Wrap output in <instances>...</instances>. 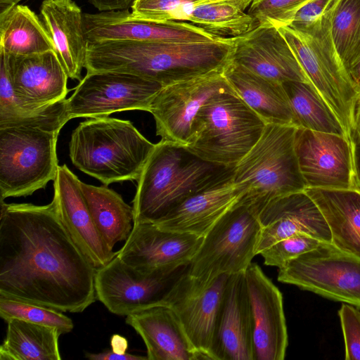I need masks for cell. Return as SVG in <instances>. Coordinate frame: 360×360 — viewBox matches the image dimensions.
Returning a JSON list of instances; mask_svg holds the SVG:
<instances>
[{"mask_svg": "<svg viewBox=\"0 0 360 360\" xmlns=\"http://www.w3.org/2000/svg\"><path fill=\"white\" fill-rule=\"evenodd\" d=\"M96 269L75 244L52 201H1L0 297L80 313L97 299Z\"/></svg>", "mask_w": 360, "mask_h": 360, "instance_id": "6da1fadb", "label": "cell"}, {"mask_svg": "<svg viewBox=\"0 0 360 360\" xmlns=\"http://www.w3.org/2000/svg\"><path fill=\"white\" fill-rule=\"evenodd\" d=\"M233 38L212 41L165 43L111 40L88 42L86 72L115 71L163 86L224 70L231 61Z\"/></svg>", "mask_w": 360, "mask_h": 360, "instance_id": "7a4b0ae2", "label": "cell"}, {"mask_svg": "<svg viewBox=\"0 0 360 360\" xmlns=\"http://www.w3.org/2000/svg\"><path fill=\"white\" fill-rule=\"evenodd\" d=\"M233 170L201 159L184 146L160 140L137 181L134 224L156 223L188 197Z\"/></svg>", "mask_w": 360, "mask_h": 360, "instance_id": "3957f363", "label": "cell"}, {"mask_svg": "<svg viewBox=\"0 0 360 360\" xmlns=\"http://www.w3.org/2000/svg\"><path fill=\"white\" fill-rule=\"evenodd\" d=\"M155 145L129 120L90 118L72 131L69 155L78 169L108 186L137 181Z\"/></svg>", "mask_w": 360, "mask_h": 360, "instance_id": "277c9868", "label": "cell"}, {"mask_svg": "<svg viewBox=\"0 0 360 360\" xmlns=\"http://www.w3.org/2000/svg\"><path fill=\"white\" fill-rule=\"evenodd\" d=\"M335 1L322 15L302 29L296 30L289 25L277 28L309 81L334 111L351 140L355 103L360 90L350 77L333 41L330 18Z\"/></svg>", "mask_w": 360, "mask_h": 360, "instance_id": "5b68a950", "label": "cell"}, {"mask_svg": "<svg viewBox=\"0 0 360 360\" xmlns=\"http://www.w3.org/2000/svg\"><path fill=\"white\" fill-rule=\"evenodd\" d=\"M297 128L266 124L258 141L233 167V181L245 192L240 202L257 216L271 200L307 188L295 150Z\"/></svg>", "mask_w": 360, "mask_h": 360, "instance_id": "8992f818", "label": "cell"}, {"mask_svg": "<svg viewBox=\"0 0 360 360\" xmlns=\"http://www.w3.org/2000/svg\"><path fill=\"white\" fill-rule=\"evenodd\" d=\"M266 123L236 92H222L200 108L186 147L201 159L234 167L261 137Z\"/></svg>", "mask_w": 360, "mask_h": 360, "instance_id": "52a82bcc", "label": "cell"}, {"mask_svg": "<svg viewBox=\"0 0 360 360\" xmlns=\"http://www.w3.org/2000/svg\"><path fill=\"white\" fill-rule=\"evenodd\" d=\"M58 132L37 127L0 129V199L25 197L53 181Z\"/></svg>", "mask_w": 360, "mask_h": 360, "instance_id": "ba28073f", "label": "cell"}, {"mask_svg": "<svg viewBox=\"0 0 360 360\" xmlns=\"http://www.w3.org/2000/svg\"><path fill=\"white\" fill-rule=\"evenodd\" d=\"M261 229L255 212L239 202L204 236L187 267L188 274L207 282L221 275L245 271L257 255Z\"/></svg>", "mask_w": 360, "mask_h": 360, "instance_id": "9c48e42d", "label": "cell"}, {"mask_svg": "<svg viewBox=\"0 0 360 360\" xmlns=\"http://www.w3.org/2000/svg\"><path fill=\"white\" fill-rule=\"evenodd\" d=\"M278 281L360 308V257L331 243L321 242L285 263Z\"/></svg>", "mask_w": 360, "mask_h": 360, "instance_id": "30bf717a", "label": "cell"}, {"mask_svg": "<svg viewBox=\"0 0 360 360\" xmlns=\"http://www.w3.org/2000/svg\"><path fill=\"white\" fill-rule=\"evenodd\" d=\"M164 86L136 75L101 71L86 72L66 99L70 119L96 118L127 110L150 111Z\"/></svg>", "mask_w": 360, "mask_h": 360, "instance_id": "8fae6325", "label": "cell"}, {"mask_svg": "<svg viewBox=\"0 0 360 360\" xmlns=\"http://www.w3.org/2000/svg\"><path fill=\"white\" fill-rule=\"evenodd\" d=\"M229 276L221 275L205 282L191 276L186 268L162 300L174 311L202 359L213 360L217 319Z\"/></svg>", "mask_w": 360, "mask_h": 360, "instance_id": "7c38bea8", "label": "cell"}, {"mask_svg": "<svg viewBox=\"0 0 360 360\" xmlns=\"http://www.w3.org/2000/svg\"><path fill=\"white\" fill-rule=\"evenodd\" d=\"M224 70L164 86L153 100L150 112L156 135L162 141L186 146L200 108L212 96L235 92Z\"/></svg>", "mask_w": 360, "mask_h": 360, "instance_id": "4fadbf2b", "label": "cell"}, {"mask_svg": "<svg viewBox=\"0 0 360 360\" xmlns=\"http://www.w3.org/2000/svg\"><path fill=\"white\" fill-rule=\"evenodd\" d=\"M295 150L307 188H359L346 136L297 127Z\"/></svg>", "mask_w": 360, "mask_h": 360, "instance_id": "5bb4252c", "label": "cell"}, {"mask_svg": "<svg viewBox=\"0 0 360 360\" xmlns=\"http://www.w3.org/2000/svg\"><path fill=\"white\" fill-rule=\"evenodd\" d=\"M187 267L172 274L143 272L116 256L96 269V297L111 313L127 316L162 303L169 288Z\"/></svg>", "mask_w": 360, "mask_h": 360, "instance_id": "9a60e30c", "label": "cell"}, {"mask_svg": "<svg viewBox=\"0 0 360 360\" xmlns=\"http://www.w3.org/2000/svg\"><path fill=\"white\" fill-rule=\"evenodd\" d=\"M203 238L152 223L134 224L117 257L143 272L172 274L189 265Z\"/></svg>", "mask_w": 360, "mask_h": 360, "instance_id": "2e32d148", "label": "cell"}, {"mask_svg": "<svg viewBox=\"0 0 360 360\" xmlns=\"http://www.w3.org/2000/svg\"><path fill=\"white\" fill-rule=\"evenodd\" d=\"M83 18L86 37L90 43L111 40L196 43L221 38L184 21L136 19L131 16L129 9L84 13Z\"/></svg>", "mask_w": 360, "mask_h": 360, "instance_id": "e0dca14e", "label": "cell"}, {"mask_svg": "<svg viewBox=\"0 0 360 360\" xmlns=\"http://www.w3.org/2000/svg\"><path fill=\"white\" fill-rule=\"evenodd\" d=\"M245 274L253 319L255 360H283L288 341L282 294L257 263L251 262Z\"/></svg>", "mask_w": 360, "mask_h": 360, "instance_id": "ac0fdd59", "label": "cell"}, {"mask_svg": "<svg viewBox=\"0 0 360 360\" xmlns=\"http://www.w3.org/2000/svg\"><path fill=\"white\" fill-rule=\"evenodd\" d=\"M53 200L67 231L96 269L117 256L94 223L80 180L65 164L58 166L53 180Z\"/></svg>", "mask_w": 360, "mask_h": 360, "instance_id": "d6986e66", "label": "cell"}, {"mask_svg": "<svg viewBox=\"0 0 360 360\" xmlns=\"http://www.w3.org/2000/svg\"><path fill=\"white\" fill-rule=\"evenodd\" d=\"M232 61L266 79L283 83L309 82L278 29L263 24L233 38Z\"/></svg>", "mask_w": 360, "mask_h": 360, "instance_id": "ffe728a7", "label": "cell"}, {"mask_svg": "<svg viewBox=\"0 0 360 360\" xmlns=\"http://www.w3.org/2000/svg\"><path fill=\"white\" fill-rule=\"evenodd\" d=\"M213 360H255L253 319L245 271L229 276L218 312Z\"/></svg>", "mask_w": 360, "mask_h": 360, "instance_id": "44dd1931", "label": "cell"}, {"mask_svg": "<svg viewBox=\"0 0 360 360\" xmlns=\"http://www.w3.org/2000/svg\"><path fill=\"white\" fill-rule=\"evenodd\" d=\"M257 217L262 229L256 255L297 233H306L322 242L331 243L330 231L321 212L304 191L271 200Z\"/></svg>", "mask_w": 360, "mask_h": 360, "instance_id": "7402d4cb", "label": "cell"}, {"mask_svg": "<svg viewBox=\"0 0 360 360\" xmlns=\"http://www.w3.org/2000/svg\"><path fill=\"white\" fill-rule=\"evenodd\" d=\"M15 94L29 105L41 107L66 99L68 75L56 52L13 56L0 49Z\"/></svg>", "mask_w": 360, "mask_h": 360, "instance_id": "603a6c76", "label": "cell"}, {"mask_svg": "<svg viewBox=\"0 0 360 360\" xmlns=\"http://www.w3.org/2000/svg\"><path fill=\"white\" fill-rule=\"evenodd\" d=\"M233 172L188 197L154 224L161 229L204 237L244 195Z\"/></svg>", "mask_w": 360, "mask_h": 360, "instance_id": "cb8c5ba5", "label": "cell"}, {"mask_svg": "<svg viewBox=\"0 0 360 360\" xmlns=\"http://www.w3.org/2000/svg\"><path fill=\"white\" fill-rule=\"evenodd\" d=\"M142 338L148 360H201L174 311L159 303L126 316Z\"/></svg>", "mask_w": 360, "mask_h": 360, "instance_id": "d4e9b609", "label": "cell"}, {"mask_svg": "<svg viewBox=\"0 0 360 360\" xmlns=\"http://www.w3.org/2000/svg\"><path fill=\"white\" fill-rule=\"evenodd\" d=\"M81 8L73 0H44L40 18L68 77L81 80L88 46Z\"/></svg>", "mask_w": 360, "mask_h": 360, "instance_id": "484cf974", "label": "cell"}, {"mask_svg": "<svg viewBox=\"0 0 360 360\" xmlns=\"http://www.w3.org/2000/svg\"><path fill=\"white\" fill-rule=\"evenodd\" d=\"M224 73L236 94L266 124L297 127L282 84L258 76L232 60Z\"/></svg>", "mask_w": 360, "mask_h": 360, "instance_id": "4316f807", "label": "cell"}, {"mask_svg": "<svg viewBox=\"0 0 360 360\" xmlns=\"http://www.w3.org/2000/svg\"><path fill=\"white\" fill-rule=\"evenodd\" d=\"M321 212L331 233V243L360 257V188H306Z\"/></svg>", "mask_w": 360, "mask_h": 360, "instance_id": "83f0119b", "label": "cell"}, {"mask_svg": "<svg viewBox=\"0 0 360 360\" xmlns=\"http://www.w3.org/2000/svg\"><path fill=\"white\" fill-rule=\"evenodd\" d=\"M66 99L41 107L27 105L15 94L6 65L1 61L0 129L31 127L59 133L70 120Z\"/></svg>", "mask_w": 360, "mask_h": 360, "instance_id": "f1b7e54d", "label": "cell"}, {"mask_svg": "<svg viewBox=\"0 0 360 360\" xmlns=\"http://www.w3.org/2000/svg\"><path fill=\"white\" fill-rule=\"evenodd\" d=\"M0 49L23 56L55 51V47L38 15L28 6L17 4L0 15Z\"/></svg>", "mask_w": 360, "mask_h": 360, "instance_id": "f546056e", "label": "cell"}, {"mask_svg": "<svg viewBox=\"0 0 360 360\" xmlns=\"http://www.w3.org/2000/svg\"><path fill=\"white\" fill-rule=\"evenodd\" d=\"M5 339L0 347V360H60L56 328L18 319L7 322Z\"/></svg>", "mask_w": 360, "mask_h": 360, "instance_id": "4dcf8cb0", "label": "cell"}, {"mask_svg": "<svg viewBox=\"0 0 360 360\" xmlns=\"http://www.w3.org/2000/svg\"><path fill=\"white\" fill-rule=\"evenodd\" d=\"M80 186L94 223L108 245L113 249L117 243L126 241L134 227L133 207L108 186L80 181Z\"/></svg>", "mask_w": 360, "mask_h": 360, "instance_id": "1f68e13d", "label": "cell"}, {"mask_svg": "<svg viewBox=\"0 0 360 360\" xmlns=\"http://www.w3.org/2000/svg\"><path fill=\"white\" fill-rule=\"evenodd\" d=\"M252 0H205L195 5L186 21L207 33L223 38L242 36L256 27L253 18L245 11Z\"/></svg>", "mask_w": 360, "mask_h": 360, "instance_id": "d6a6232c", "label": "cell"}, {"mask_svg": "<svg viewBox=\"0 0 360 360\" xmlns=\"http://www.w3.org/2000/svg\"><path fill=\"white\" fill-rule=\"evenodd\" d=\"M282 86L298 128L348 138L334 111L310 82L288 81L282 83Z\"/></svg>", "mask_w": 360, "mask_h": 360, "instance_id": "836d02e7", "label": "cell"}, {"mask_svg": "<svg viewBox=\"0 0 360 360\" xmlns=\"http://www.w3.org/2000/svg\"><path fill=\"white\" fill-rule=\"evenodd\" d=\"M330 21L334 46L346 68L360 39V0H336Z\"/></svg>", "mask_w": 360, "mask_h": 360, "instance_id": "e575fe53", "label": "cell"}, {"mask_svg": "<svg viewBox=\"0 0 360 360\" xmlns=\"http://www.w3.org/2000/svg\"><path fill=\"white\" fill-rule=\"evenodd\" d=\"M0 316L6 322L18 319L57 328L61 334L74 328L72 320L62 311L44 306L0 297Z\"/></svg>", "mask_w": 360, "mask_h": 360, "instance_id": "d590c367", "label": "cell"}, {"mask_svg": "<svg viewBox=\"0 0 360 360\" xmlns=\"http://www.w3.org/2000/svg\"><path fill=\"white\" fill-rule=\"evenodd\" d=\"M205 0H136L131 7L133 18L149 21H186L193 8Z\"/></svg>", "mask_w": 360, "mask_h": 360, "instance_id": "8d00e7d4", "label": "cell"}, {"mask_svg": "<svg viewBox=\"0 0 360 360\" xmlns=\"http://www.w3.org/2000/svg\"><path fill=\"white\" fill-rule=\"evenodd\" d=\"M309 0H252L248 13L258 25H288L297 11Z\"/></svg>", "mask_w": 360, "mask_h": 360, "instance_id": "74e56055", "label": "cell"}, {"mask_svg": "<svg viewBox=\"0 0 360 360\" xmlns=\"http://www.w3.org/2000/svg\"><path fill=\"white\" fill-rule=\"evenodd\" d=\"M322 242L306 233H297L281 240L259 255L266 266L282 267L288 262L316 248Z\"/></svg>", "mask_w": 360, "mask_h": 360, "instance_id": "f35d334b", "label": "cell"}, {"mask_svg": "<svg viewBox=\"0 0 360 360\" xmlns=\"http://www.w3.org/2000/svg\"><path fill=\"white\" fill-rule=\"evenodd\" d=\"M338 315L345 340V359L360 360V308L345 303Z\"/></svg>", "mask_w": 360, "mask_h": 360, "instance_id": "ab89813d", "label": "cell"}, {"mask_svg": "<svg viewBox=\"0 0 360 360\" xmlns=\"http://www.w3.org/2000/svg\"><path fill=\"white\" fill-rule=\"evenodd\" d=\"M335 0H309L295 13L289 26L300 30L314 22L322 15Z\"/></svg>", "mask_w": 360, "mask_h": 360, "instance_id": "60d3db41", "label": "cell"}, {"mask_svg": "<svg viewBox=\"0 0 360 360\" xmlns=\"http://www.w3.org/2000/svg\"><path fill=\"white\" fill-rule=\"evenodd\" d=\"M85 357L91 360H146L147 356H138L125 353L123 354L114 352L112 349H106L100 353L85 352Z\"/></svg>", "mask_w": 360, "mask_h": 360, "instance_id": "b9f144b4", "label": "cell"}, {"mask_svg": "<svg viewBox=\"0 0 360 360\" xmlns=\"http://www.w3.org/2000/svg\"><path fill=\"white\" fill-rule=\"evenodd\" d=\"M136 0H89L99 11L127 10Z\"/></svg>", "mask_w": 360, "mask_h": 360, "instance_id": "7bdbcfd3", "label": "cell"}, {"mask_svg": "<svg viewBox=\"0 0 360 360\" xmlns=\"http://www.w3.org/2000/svg\"><path fill=\"white\" fill-rule=\"evenodd\" d=\"M351 143L356 181L360 188V132H352Z\"/></svg>", "mask_w": 360, "mask_h": 360, "instance_id": "ee69618b", "label": "cell"}, {"mask_svg": "<svg viewBox=\"0 0 360 360\" xmlns=\"http://www.w3.org/2000/svg\"><path fill=\"white\" fill-rule=\"evenodd\" d=\"M347 70L355 85L360 90V53L352 60Z\"/></svg>", "mask_w": 360, "mask_h": 360, "instance_id": "f6af8a7d", "label": "cell"}, {"mask_svg": "<svg viewBox=\"0 0 360 360\" xmlns=\"http://www.w3.org/2000/svg\"><path fill=\"white\" fill-rule=\"evenodd\" d=\"M110 346L114 352L123 354L126 353L128 342L124 337L115 334L110 338Z\"/></svg>", "mask_w": 360, "mask_h": 360, "instance_id": "bcb514c9", "label": "cell"}, {"mask_svg": "<svg viewBox=\"0 0 360 360\" xmlns=\"http://www.w3.org/2000/svg\"><path fill=\"white\" fill-rule=\"evenodd\" d=\"M353 131L360 132V94L357 97L354 114Z\"/></svg>", "mask_w": 360, "mask_h": 360, "instance_id": "7dc6e473", "label": "cell"}, {"mask_svg": "<svg viewBox=\"0 0 360 360\" xmlns=\"http://www.w3.org/2000/svg\"><path fill=\"white\" fill-rule=\"evenodd\" d=\"M360 53V39L359 41V42L357 43L356 46H355L352 55H351V57L349 60V62L347 63V68L348 67V65H349V63L352 62V60Z\"/></svg>", "mask_w": 360, "mask_h": 360, "instance_id": "c3c4849f", "label": "cell"}, {"mask_svg": "<svg viewBox=\"0 0 360 360\" xmlns=\"http://www.w3.org/2000/svg\"><path fill=\"white\" fill-rule=\"evenodd\" d=\"M19 1H20V0H19Z\"/></svg>", "mask_w": 360, "mask_h": 360, "instance_id": "681fc988", "label": "cell"}]
</instances>
